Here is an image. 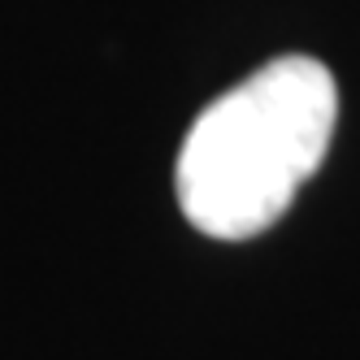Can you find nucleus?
Masks as SVG:
<instances>
[{
	"instance_id": "obj_1",
	"label": "nucleus",
	"mask_w": 360,
	"mask_h": 360,
	"mask_svg": "<svg viewBox=\"0 0 360 360\" xmlns=\"http://www.w3.org/2000/svg\"><path fill=\"white\" fill-rule=\"evenodd\" d=\"M334 122L339 87L317 57L265 61L191 122L174 165L183 217L209 239H256L321 169Z\"/></svg>"
}]
</instances>
